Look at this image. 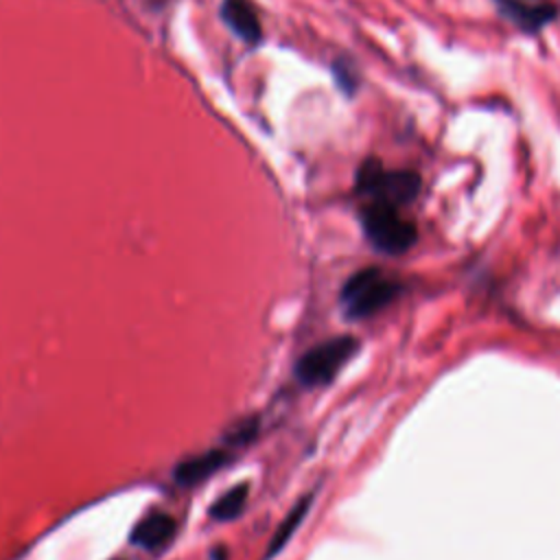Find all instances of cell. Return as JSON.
I'll return each instance as SVG.
<instances>
[{
  "instance_id": "obj_1",
  "label": "cell",
  "mask_w": 560,
  "mask_h": 560,
  "mask_svg": "<svg viewBox=\"0 0 560 560\" xmlns=\"http://www.w3.org/2000/svg\"><path fill=\"white\" fill-rule=\"evenodd\" d=\"M357 190L372 201L405 206L420 192V177L411 171H385L381 162L365 160L357 171Z\"/></svg>"
},
{
  "instance_id": "obj_2",
  "label": "cell",
  "mask_w": 560,
  "mask_h": 560,
  "mask_svg": "<svg viewBox=\"0 0 560 560\" xmlns=\"http://www.w3.org/2000/svg\"><path fill=\"white\" fill-rule=\"evenodd\" d=\"M361 223L368 241L383 254H402L416 243V228L398 214V208L370 201L361 212Z\"/></svg>"
},
{
  "instance_id": "obj_3",
  "label": "cell",
  "mask_w": 560,
  "mask_h": 560,
  "mask_svg": "<svg viewBox=\"0 0 560 560\" xmlns=\"http://www.w3.org/2000/svg\"><path fill=\"white\" fill-rule=\"evenodd\" d=\"M400 293V284L378 269H363L354 273L341 291V302L348 317L361 319L374 315L383 306H387Z\"/></svg>"
},
{
  "instance_id": "obj_4",
  "label": "cell",
  "mask_w": 560,
  "mask_h": 560,
  "mask_svg": "<svg viewBox=\"0 0 560 560\" xmlns=\"http://www.w3.org/2000/svg\"><path fill=\"white\" fill-rule=\"evenodd\" d=\"M359 341L354 337H335L300 357L295 365V376L304 385H326L330 383L337 372L357 354Z\"/></svg>"
},
{
  "instance_id": "obj_5",
  "label": "cell",
  "mask_w": 560,
  "mask_h": 560,
  "mask_svg": "<svg viewBox=\"0 0 560 560\" xmlns=\"http://www.w3.org/2000/svg\"><path fill=\"white\" fill-rule=\"evenodd\" d=\"M177 532V523L171 514H164V512H155V514H149L144 518H140L131 534H129V540L136 545V547H142L147 551H158L162 549L164 545H168L173 540Z\"/></svg>"
},
{
  "instance_id": "obj_6",
  "label": "cell",
  "mask_w": 560,
  "mask_h": 560,
  "mask_svg": "<svg viewBox=\"0 0 560 560\" xmlns=\"http://www.w3.org/2000/svg\"><path fill=\"white\" fill-rule=\"evenodd\" d=\"M228 459H230V455L225 451L212 448V451H206L201 455H195V457H188V459L179 462L173 477L179 486H195V483L208 479L219 468H223Z\"/></svg>"
},
{
  "instance_id": "obj_7",
  "label": "cell",
  "mask_w": 560,
  "mask_h": 560,
  "mask_svg": "<svg viewBox=\"0 0 560 560\" xmlns=\"http://www.w3.org/2000/svg\"><path fill=\"white\" fill-rule=\"evenodd\" d=\"M221 18L241 39L249 44H256L262 35L260 20L247 0H223Z\"/></svg>"
},
{
  "instance_id": "obj_8",
  "label": "cell",
  "mask_w": 560,
  "mask_h": 560,
  "mask_svg": "<svg viewBox=\"0 0 560 560\" xmlns=\"http://www.w3.org/2000/svg\"><path fill=\"white\" fill-rule=\"evenodd\" d=\"M499 4L503 7L510 20H514L521 28H527V31H536L556 13L551 4L538 2V0H499Z\"/></svg>"
},
{
  "instance_id": "obj_9",
  "label": "cell",
  "mask_w": 560,
  "mask_h": 560,
  "mask_svg": "<svg viewBox=\"0 0 560 560\" xmlns=\"http://www.w3.org/2000/svg\"><path fill=\"white\" fill-rule=\"evenodd\" d=\"M308 508H311V497H302V499L291 508V512H289V514L284 516V521L278 525V529H276V534H273V538H271V542H269V547H267V556H269V558L276 556V553L289 542V538L293 536V532H295V529L300 527V523L304 521Z\"/></svg>"
},
{
  "instance_id": "obj_10",
  "label": "cell",
  "mask_w": 560,
  "mask_h": 560,
  "mask_svg": "<svg viewBox=\"0 0 560 560\" xmlns=\"http://www.w3.org/2000/svg\"><path fill=\"white\" fill-rule=\"evenodd\" d=\"M247 494H249V486L247 483H241V486H234L230 488L228 492H223L208 510V514L214 518V521H232L236 518L245 503H247Z\"/></svg>"
},
{
  "instance_id": "obj_11",
  "label": "cell",
  "mask_w": 560,
  "mask_h": 560,
  "mask_svg": "<svg viewBox=\"0 0 560 560\" xmlns=\"http://www.w3.org/2000/svg\"><path fill=\"white\" fill-rule=\"evenodd\" d=\"M256 429H258V420H245V422H241L238 427H234V431L230 433V444H245V442H249L254 435H256Z\"/></svg>"
}]
</instances>
